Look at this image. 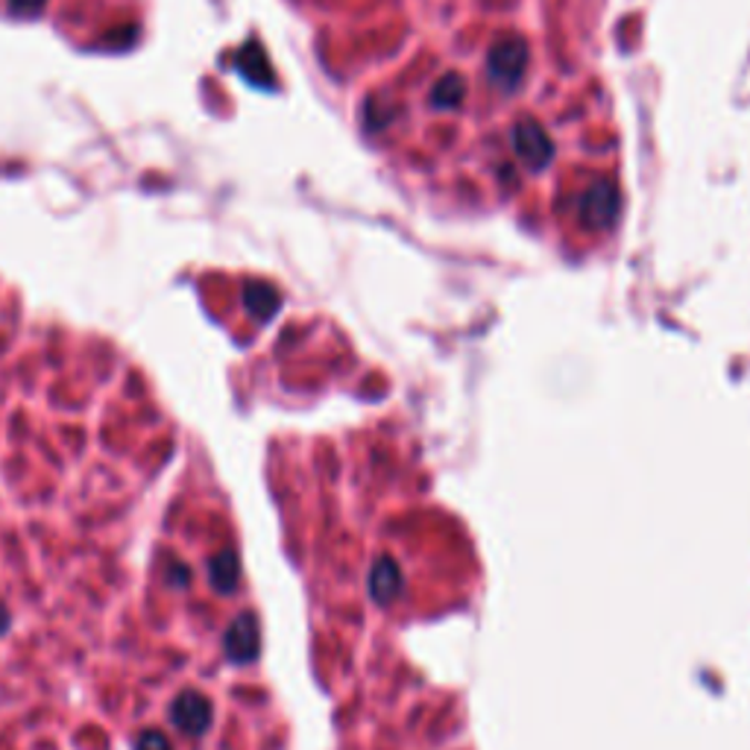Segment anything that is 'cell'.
Segmentation results:
<instances>
[{"instance_id": "cell-1", "label": "cell", "mask_w": 750, "mask_h": 750, "mask_svg": "<svg viewBox=\"0 0 750 750\" xmlns=\"http://www.w3.org/2000/svg\"><path fill=\"white\" fill-rule=\"evenodd\" d=\"M528 59H531V51H528L525 39L522 35H504L487 53L490 80L499 85L501 92H513L525 80Z\"/></svg>"}, {"instance_id": "cell-2", "label": "cell", "mask_w": 750, "mask_h": 750, "mask_svg": "<svg viewBox=\"0 0 750 750\" xmlns=\"http://www.w3.org/2000/svg\"><path fill=\"white\" fill-rule=\"evenodd\" d=\"M510 142H513V150L522 159V165H528L531 170H545V165H551L554 159V142H551V135L542 129V124L525 117V121H519L513 126V133H510Z\"/></svg>"}, {"instance_id": "cell-3", "label": "cell", "mask_w": 750, "mask_h": 750, "mask_svg": "<svg viewBox=\"0 0 750 750\" xmlns=\"http://www.w3.org/2000/svg\"><path fill=\"white\" fill-rule=\"evenodd\" d=\"M618 206H622V197H618L616 185L610 179H601V183H592L581 200H577V215L584 220L590 229H607V226L616 223Z\"/></svg>"}, {"instance_id": "cell-4", "label": "cell", "mask_w": 750, "mask_h": 750, "mask_svg": "<svg viewBox=\"0 0 750 750\" xmlns=\"http://www.w3.org/2000/svg\"><path fill=\"white\" fill-rule=\"evenodd\" d=\"M170 721L185 736H202L211 725V704L200 692H183L170 704Z\"/></svg>"}, {"instance_id": "cell-5", "label": "cell", "mask_w": 750, "mask_h": 750, "mask_svg": "<svg viewBox=\"0 0 750 750\" xmlns=\"http://www.w3.org/2000/svg\"><path fill=\"white\" fill-rule=\"evenodd\" d=\"M226 657L232 659V663H252L256 654H259V622L252 613H241V616L235 618L229 631H226Z\"/></svg>"}, {"instance_id": "cell-6", "label": "cell", "mask_w": 750, "mask_h": 750, "mask_svg": "<svg viewBox=\"0 0 750 750\" xmlns=\"http://www.w3.org/2000/svg\"><path fill=\"white\" fill-rule=\"evenodd\" d=\"M467 97V80L460 74H442L431 88V106L434 108H458Z\"/></svg>"}, {"instance_id": "cell-7", "label": "cell", "mask_w": 750, "mask_h": 750, "mask_svg": "<svg viewBox=\"0 0 750 750\" xmlns=\"http://www.w3.org/2000/svg\"><path fill=\"white\" fill-rule=\"evenodd\" d=\"M209 572H211V584H215V590L229 595V592L238 586V572H241V566H238V554L229 549L220 551V554H217V558L209 563Z\"/></svg>"}, {"instance_id": "cell-8", "label": "cell", "mask_w": 750, "mask_h": 750, "mask_svg": "<svg viewBox=\"0 0 750 750\" xmlns=\"http://www.w3.org/2000/svg\"><path fill=\"white\" fill-rule=\"evenodd\" d=\"M243 302H247V309H250L252 317L268 320L273 317L275 309H279V293L264 282H250L247 284V291H243Z\"/></svg>"}, {"instance_id": "cell-9", "label": "cell", "mask_w": 750, "mask_h": 750, "mask_svg": "<svg viewBox=\"0 0 750 750\" xmlns=\"http://www.w3.org/2000/svg\"><path fill=\"white\" fill-rule=\"evenodd\" d=\"M135 750H174V744L162 730H144L135 742Z\"/></svg>"}, {"instance_id": "cell-10", "label": "cell", "mask_w": 750, "mask_h": 750, "mask_svg": "<svg viewBox=\"0 0 750 750\" xmlns=\"http://www.w3.org/2000/svg\"><path fill=\"white\" fill-rule=\"evenodd\" d=\"M9 7L15 12H24V15H33V12L44 7V0H9Z\"/></svg>"}]
</instances>
